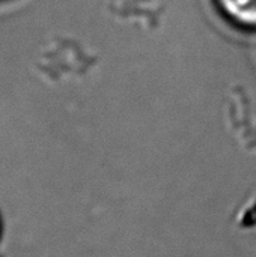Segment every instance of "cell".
Returning a JSON list of instances; mask_svg holds the SVG:
<instances>
[{"label":"cell","mask_w":256,"mask_h":257,"mask_svg":"<svg viewBox=\"0 0 256 257\" xmlns=\"http://www.w3.org/2000/svg\"><path fill=\"white\" fill-rule=\"evenodd\" d=\"M220 3L238 23L256 26V0H220Z\"/></svg>","instance_id":"1"}]
</instances>
